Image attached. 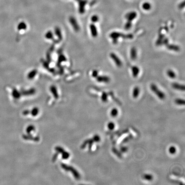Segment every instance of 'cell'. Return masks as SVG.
<instances>
[{
	"label": "cell",
	"instance_id": "cell-3",
	"mask_svg": "<svg viewBox=\"0 0 185 185\" xmlns=\"http://www.w3.org/2000/svg\"><path fill=\"white\" fill-rule=\"evenodd\" d=\"M110 57L117 67H122L123 63L116 54L114 52H111L110 54Z\"/></svg>",
	"mask_w": 185,
	"mask_h": 185
},
{
	"label": "cell",
	"instance_id": "cell-7",
	"mask_svg": "<svg viewBox=\"0 0 185 185\" xmlns=\"http://www.w3.org/2000/svg\"><path fill=\"white\" fill-rule=\"evenodd\" d=\"M172 88L175 89V90L180 91H185L184 85H181V84L177 83V82L173 83L172 84Z\"/></svg>",
	"mask_w": 185,
	"mask_h": 185
},
{
	"label": "cell",
	"instance_id": "cell-12",
	"mask_svg": "<svg viewBox=\"0 0 185 185\" xmlns=\"http://www.w3.org/2000/svg\"><path fill=\"white\" fill-rule=\"evenodd\" d=\"M90 29H91L92 36L93 37H96L98 35V31H97V28H96V26L92 24L90 26Z\"/></svg>",
	"mask_w": 185,
	"mask_h": 185
},
{
	"label": "cell",
	"instance_id": "cell-18",
	"mask_svg": "<svg viewBox=\"0 0 185 185\" xmlns=\"http://www.w3.org/2000/svg\"><path fill=\"white\" fill-rule=\"evenodd\" d=\"M142 7L145 10H149L151 8V5L148 2H145L143 3Z\"/></svg>",
	"mask_w": 185,
	"mask_h": 185
},
{
	"label": "cell",
	"instance_id": "cell-6",
	"mask_svg": "<svg viewBox=\"0 0 185 185\" xmlns=\"http://www.w3.org/2000/svg\"><path fill=\"white\" fill-rule=\"evenodd\" d=\"M97 81L99 82L108 83L110 81V78L106 75H102L97 77Z\"/></svg>",
	"mask_w": 185,
	"mask_h": 185
},
{
	"label": "cell",
	"instance_id": "cell-24",
	"mask_svg": "<svg viewBox=\"0 0 185 185\" xmlns=\"http://www.w3.org/2000/svg\"><path fill=\"white\" fill-rule=\"evenodd\" d=\"M185 7V2L184 1L180 3L178 5V7L180 9H182Z\"/></svg>",
	"mask_w": 185,
	"mask_h": 185
},
{
	"label": "cell",
	"instance_id": "cell-13",
	"mask_svg": "<svg viewBox=\"0 0 185 185\" xmlns=\"http://www.w3.org/2000/svg\"><path fill=\"white\" fill-rule=\"evenodd\" d=\"M167 75L170 79H174L176 77V74L173 70L169 69L167 71Z\"/></svg>",
	"mask_w": 185,
	"mask_h": 185
},
{
	"label": "cell",
	"instance_id": "cell-4",
	"mask_svg": "<svg viewBox=\"0 0 185 185\" xmlns=\"http://www.w3.org/2000/svg\"><path fill=\"white\" fill-rule=\"evenodd\" d=\"M124 34L117 31H113L109 35V36L111 39H112L114 43H117L118 39L120 37H123Z\"/></svg>",
	"mask_w": 185,
	"mask_h": 185
},
{
	"label": "cell",
	"instance_id": "cell-10",
	"mask_svg": "<svg viewBox=\"0 0 185 185\" xmlns=\"http://www.w3.org/2000/svg\"><path fill=\"white\" fill-rule=\"evenodd\" d=\"M28 113H30L29 114H31L33 116H36L39 113V109L37 108H34L31 110V112L29 111H25L23 112V114L24 115H27Z\"/></svg>",
	"mask_w": 185,
	"mask_h": 185
},
{
	"label": "cell",
	"instance_id": "cell-5",
	"mask_svg": "<svg viewBox=\"0 0 185 185\" xmlns=\"http://www.w3.org/2000/svg\"><path fill=\"white\" fill-rule=\"evenodd\" d=\"M137 13L135 11H132L126 14L125 17L127 21L132 22L136 18Z\"/></svg>",
	"mask_w": 185,
	"mask_h": 185
},
{
	"label": "cell",
	"instance_id": "cell-26",
	"mask_svg": "<svg viewBox=\"0 0 185 185\" xmlns=\"http://www.w3.org/2000/svg\"><path fill=\"white\" fill-rule=\"evenodd\" d=\"M121 150H122V151L123 152H125L126 151L127 148L126 147H122V148H121Z\"/></svg>",
	"mask_w": 185,
	"mask_h": 185
},
{
	"label": "cell",
	"instance_id": "cell-20",
	"mask_svg": "<svg viewBox=\"0 0 185 185\" xmlns=\"http://www.w3.org/2000/svg\"><path fill=\"white\" fill-rule=\"evenodd\" d=\"M107 127L110 130H113L115 128V124L113 122H109L107 124Z\"/></svg>",
	"mask_w": 185,
	"mask_h": 185
},
{
	"label": "cell",
	"instance_id": "cell-25",
	"mask_svg": "<svg viewBox=\"0 0 185 185\" xmlns=\"http://www.w3.org/2000/svg\"><path fill=\"white\" fill-rule=\"evenodd\" d=\"M98 72L96 70H95L93 73V75L94 77H97L98 75Z\"/></svg>",
	"mask_w": 185,
	"mask_h": 185
},
{
	"label": "cell",
	"instance_id": "cell-2",
	"mask_svg": "<svg viewBox=\"0 0 185 185\" xmlns=\"http://www.w3.org/2000/svg\"><path fill=\"white\" fill-rule=\"evenodd\" d=\"M101 138L98 135H96L92 139L87 140L82 144L81 146L82 149H84L87 145H89V149H91L93 144L95 142H99L100 141Z\"/></svg>",
	"mask_w": 185,
	"mask_h": 185
},
{
	"label": "cell",
	"instance_id": "cell-14",
	"mask_svg": "<svg viewBox=\"0 0 185 185\" xmlns=\"http://www.w3.org/2000/svg\"><path fill=\"white\" fill-rule=\"evenodd\" d=\"M119 114L118 109L116 108H113L110 111V115L112 118H116Z\"/></svg>",
	"mask_w": 185,
	"mask_h": 185
},
{
	"label": "cell",
	"instance_id": "cell-19",
	"mask_svg": "<svg viewBox=\"0 0 185 185\" xmlns=\"http://www.w3.org/2000/svg\"><path fill=\"white\" fill-rule=\"evenodd\" d=\"M177 149L174 146H171L168 149V152L171 155H174L177 153Z\"/></svg>",
	"mask_w": 185,
	"mask_h": 185
},
{
	"label": "cell",
	"instance_id": "cell-1",
	"mask_svg": "<svg viewBox=\"0 0 185 185\" xmlns=\"http://www.w3.org/2000/svg\"><path fill=\"white\" fill-rule=\"evenodd\" d=\"M150 89L159 99L160 100H164L166 96L165 93L159 89L155 84H151L150 85Z\"/></svg>",
	"mask_w": 185,
	"mask_h": 185
},
{
	"label": "cell",
	"instance_id": "cell-8",
	"mask_svg": "<svg viewBox=\"0 0 185 185\" xmlns=\"http://www.w3.org/2000/svg\"><path fill=\"white\" fill-rule=\"evenodd\" d=\"M130 56L131 59L135 61L137 57V48L135 47H133L130 49Z\"/></svg>",
	"mask_w": 185,
	"mask_h": 185
},
{
	"label": "cell",
	"instance_id": "cell-11",
	"mask_svg": "<svg viewBox=\"0 0 185 185\" xmlns=\"http://www.w3.org/2000/svg\"><path fill=\"white\" fill-rule=\"evenodd\" d=\"M140 92L139 87L138 86H135L134 87L132 91V96L134 99H137L139 97Z\"/></svg>",
	"mask_w": 185,
	"mask_h": 185
},
{
	"label": "cell",
	"instance_id": "cell-9",
	"mask_svg": "<svg viewBox=\"0 0 185 185\" xmlns=\"http://www.w3.org/2000/svg\"><path fill=\"white\" fill-rule=\"evenodd\" d=\"M132 70V75L134 78H136L138 77L140 73V69L139 67L136 66H134L131 68Z\"/></svg>",
	"mask_w": 185,
	"mask_h": 185
},
{
	"label": "cell",
	"instance_id": "cell-17",
	"mask_svg": "<svg viewBox=\"0 0 185 185\" xmlns=\"http://www.w3.org/2000/svg\"><path fill=\"white\" fill-rule=\"evenodd\" d=\"M174 102L176 105L178 106H184L185 103L184 100L181 98H177L175 99Z\"/></svg>",
	"mask_w": 185,
	"mask_h": 185
},
{
	"label": "cell",
	"instance_id": "cell-23",
	"mask_svg": "<svg viewBox=\"0 0 185 185\" xmlns=\"http://www.w3.org/2000/svg\"><path fill=\"white\" fill-rule=\"evenodd\" d=\"M99 17L97 16V15H93L92 17H91V21L92 22L94 23H96V22H97L99 21Z\"/></svg>",
	"mask_w": 185,
	"mask_h": 185
},
{
	"label": "cell",
	"instance_id": "cell-15",
	"mask_svg": "<svg viewBox=\"0 0 185 185\" xmlns=\"http://www.w3.org/2000/svg\"><path fill=\"white\" fill-rule=\"evenodd\" d=\"M143 178L146 181H151L153 180V176L151 174H145L143 175Z\"/></svg>",
	"mask_w": 185,
	"mask_h": 185
},
{
	"label": "cell",
	"instance_id": "cell-22",
	"mask_svg": "<svg viewBox=\"0 0 185 185\" xmlns=\"http://www.w3.org/2000/svg\"><path fill=\"white\" fill-rule=\"evenodd\" d=\"M132 26V22L127 21L124 26V28L126 30H129Z\"/></svg>",
	"mask_w": 185,
	"mask_h": 185
},
{
	"label": "cell",
	"instance_id": "cell-16",
	"mask_svg": "<svg viewBox=\"0 0 185 185\" xmlns=\"http://www.w3.org/2000/svg\"><path fill=\"white\" fill-rule=\"evenodd\" d=\"M167 48L168 49H169L170 50H172V51H176V52H178L180 50V48L177 45H166Z\"/></svg>",
	"mask_w": 185,
	"mask_h": 185
},
{
	"label": "cell",
	"instance_id": "cell-21",
	"mask_svg": "<svg viewBox=\"0 0 185 185\" xmlns=\"http://www.w3.org/2000/svg\"><path fill=\"white\" fill-rule=\"evenodd\" d=\"M101 100L103 102H106L108 101V96L106 93H103L101 96Z\"/></svg>",
	"mask_w": 185,
	"mask_h": 185
}]
</instances>
